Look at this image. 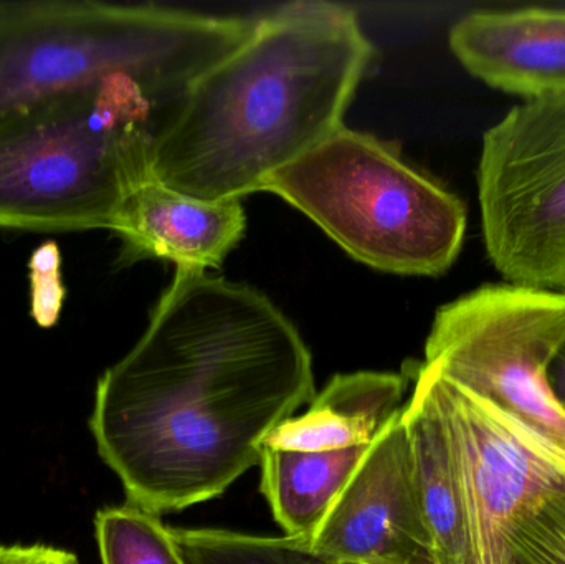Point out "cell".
Segmentation results:
<instances>
[{
  "mask_svg": "<svg viewBox=\"0 0 565 564\" xmlns=\"http://www.w3.org/2000/svg\"><path fill=\"white\" fill-rule=\"evenodd\" d=\"M425 368L460 477L471 562L511 564L521 530L564 492L565 460L497 407Z\"/></svg>",
  "mask_w": 565,
  "mask_h": 564,
  "instance_id": "ba28073f",
  "label": "cell"
},
{
  "mask_svg": "<svg viewBox=\"0 0 565 564\" xmlns=\"http://www.w3.org/2000/svg\"><path fill=\"white\" fill-rule=\"evenodd\" d=\"M488 257L511 284L565 290V95L521 102L483 136Z\"/></svg>",
  "mask_w": 565,
  "mask_h": 564,
  "instance_id": "52a82bcc",
  "label": "cell"
},
{
  "mask_svg": "<svg viewBox=\"0 0 565 564\" xmlns=\"http://www.w3.org/2000/svg\"><path fill=\"white\" fill-rule=\"evenodd\" d=\"M102 564H185L161 517L139 507H106L95 515Z\"/></svg>",
  "mask_w": 565,
  "mask_h": 564,
  "instance_id": "2e32d148",
  "label": "cell"
},
{
  "mask_svg": "<svg viewBox=\"0 0 565 564\" xmlns=\"http://www.w3.org/2000/svg\"><path fill=\"white\" fill-rule=\"evenodd\" d=\"M402 414L412 450L418 502L434 545L435 564H473L467 509L457 464L430 371L418 364Z\"/></svg>",
  "mask_w": 565,
  "mask_h": 564,
  "instance_id": "4fadbf2b",
  "label": "cell"
},
{
  "mask_svg": "<svg viewBox=\"0 0 565 564\" xmlns=\"http://www.w3.org/2000/svg\"><path fill=\"white\" fill-rule=\"evenodd\" d=\"M402 414L369 447L309 542L328 562L435 564Z\"/></svg>",
  "mask_w": 565,
  "mask_h": 564,
  "instance_id": "9c48e42d",
  "label": "cell"
},
{
  "mask_svg": "<svg viewBox=\"0 0 565 564\" xmlns=\"http://www.w3.org/2000/svg\"><path fill=\"white\" fill-rule=\"evenodd\" d=\"M352 258L388 274L438 277L460 255L467 207L387 142L341 126L265 181Z\"/></svg>",
  "mask_w": 565,
  "mask_h": 564,
  "instance_id": "5b68a950",
  "label": "cell"
},
{
  "mask_svg": "<svg viewBox=\"0 0 565 564\" xmlns=\"http://www.w3.org/2000/svg\"><path fill=\"white\" fill-rule=\"evenodd\" d=\"M550 384L557 403L565 411V344L550 370Z\"/></svg>",
  "mask_w": 565,
  "mask_h": 564,
  "instance_id": "ffe728a7",
  "label": "cell"
},
{
  "mask_svg": "<svg viewBox=\"0 0 565 564\" xmlns=\"http://www.w3.org/2000/svg\"><path fill=\"white\" fill-rule=\"evenodd\" d=\"M255 22L96 0H0V123L49 99L115 79L161 115Z\"/></svg>",
  "mask_w": 565,
  "mask_h": 564,
  "instance_id": "3957f363",
  "label": "cell"
},
{
  "mask_svg": "<svg viewBox=\"0 0 565 564\" xmlns=\"http://www.w3.org/2000/svg\"><path fill=\"white\" fill-rule=\"evenodd\" d=\"M408 377L381 371L338 374L306 413L282 423L264 447L326 453L371 446L404 413Z\"/></svg>",
  "mask_w": 565,
  "mask_h": 564,
  "instance_id": "7c38bea8",
  "label": "cell"
},
{
  "mask_svg": "<svg viewBox=\"0 0 565 564\" xmlns=\"http://www.w3.org/2000/svg\"><path fill=\"white\" fill-rule=\"evenodd\" d=\"M185 564H334L308 540L260 536L221 529H171Z\"/></svg>",
  "mask_w": 565,
  "mask_h": 564,
  "instance_id": "9a60e30c",
  "label": "cell"
},
{
  "mask_svg": "<svg viewBox=\"0 0 565 564\" xmlns=\"http://www.w3.org/2000/svg\"><path fill=\"white\" fill-rule=\"evenodd\" d=\"M30 313L39 327L52 328L62 315L66 288L62 278V254L55 242L40 245L29 262Z\"/></svg>",
  "mask_w": 565,
  "mask_h": 564,
  "instance_id": "ac0fdd59",
  "label": "cell"
},
{
  "mask_svg": "<svg viewBox=\"0 0 565 564\" xmlns=\"http://www.w3.org/2000/svg\"><path fill=\"white\" fill-rule=\"evenodd\" d=\"M372 53L354 10L286 3L185 89L156 132L152 178L204 201L260 192L344 126Z\"/></svg>",
  "mask_w": 565,
  "mask_h": 564,
  "instance_id": "7a4b0ae2",
  "label": "cell"
},
{
  "mask_svg": "<svg viewBox=\"0 0 565 564\" xmlns=\"http://www.w3.org/2000/svg\"><path fill=\"white\" fill-rule=\"evenodd\" d=\"M448 43L498 92L523 102L565 95V9L475 10L451 26Z\"/></svg>",
  "mask_w": 565,
  "mask_h": 564,
  "instance_id": "30bf717a",
  "label": "cell"
},
{
  "mask_svg": "<svg viewBox=\"0 0 565 564\" xmlns=\"http://www.w3.org/2000/svg\"><path fill=\"white\" fill-rule=\"evenodd\" d=\"M247 228L241 199L204 201L149 174L122 202L111 232L121 241V264L166 258L185 270L218 268Z\"/></svg>",
  "mask_w": 565,
  "mask_h": 564,
  "instance_id": "8fae6325",
  "label": "cell"
},
{
  "mask_svg": "<svg viewBox=\"0 0 565 564\" xmlns=\"http://www.w3.org/2000/svg\"><path fill=\"white\" fill-rule=\"evenodd\" d=\"M371 446L326 453L264 447L262 493L286 536L311 542Z\"/></svg>",
  "mask_w": 565,
  "mask_h": 564,
  "instance_id": "5bb4252c",
  "label": "cell"
},
{
  "mask_svg": "<svg viewBox=\"0 0 565 564\" xmlns=\"http://www.w3.org/2000/svg\"><path fill=\"white\" fill-rule=\"evenodd\" d=\"M0 564H82L68 550L50 545H0Z\"/></svg>",
  "mask_w": 565,
  "mask_h": 564,
  "instance_id": "d6986e66",
  "label": "cell"
},
{
  "mask_svg": "<svg viewBox=\"0 0 565 564\" xmlns=\"http://www.w3.org/2000/svg\"><path fill=\"white\" fill-rule=\"evenodd\" d=\"M564 344L565 290L503 281L438 308L424 364L565 460V411L550 384Z\"/></svg>",
  "mask_w": 565,
  "mask_h": 564,
  "instance_id": "8992f818",
  "label": "cell"
},
{
  "mask_svg": "<svg viewBox=\"0 0 565 564\" xmlns=\"http://www.w3.org/2000/svg\"><path fill=\"white\" fill-rule=\"evenodd\" d=\"M315 396L311 351L270 298L178 268L138 343L99 377L89 429L126 503L162 517L224 496Z\"/></svg>",
  "mask_w": 565,
  "mask_h": 564,
  "instance_id": "6da1fadb",
  "label": "cell"
},
{
  "mask_svg": "<svg viewBox=\"0 0 565 564\" xmlns=\"http://www.w3.org/2000/svg\"><path fill=\"white\" fill-rule=\"evenodd\" d=\"M159 116L138 85L115 79L0 123V228L111 231L151 174Z\"/></svg>",
  "mask_w": 565,
  "mask_h": 564,
  "instance_id": "277c9868",
  "label": "cell"
},
{
  "mask_svg": "<svg viewBox=\"0 0 565 564\" xmlns=\"http://www.w3.org/2000/svg\"><path fill=\"white\" fill-rule=\"evenodd\" d=\"M511 564H565V490L521 530Z\"/></svg>",
  "mask_w": 565,
  "mask_h": 564,
  "instance_id": "e0dca14e",
  "label": "cell"
}]
</instances>
